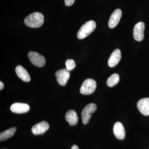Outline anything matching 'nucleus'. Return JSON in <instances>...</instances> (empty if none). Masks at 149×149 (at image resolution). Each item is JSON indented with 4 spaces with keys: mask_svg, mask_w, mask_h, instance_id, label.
Instances as JSON below:
<instances>
[{
    "mask_svg": "<svg viewBox=\"0 0 149 149\" xmlns=\"http://www.w3.org/2000/svg\"><path fill=\"white\" fill-rule=\"evenodd\" d=\"M113 132L115 136L118 140H123L125 138V129L121 123L117 122L115 123Z\"/></svg>",
    "mask_w": 149,
    "mask_h": 149,
    "instance_id": "obj_13",
    "label": "nucleus"
},
{
    "mask_svg": "<svg viewBox=\"0 0 149 149\" xmlns=\"http://www.w3.org/2000/svg\"><path fill=\"white\" fill-rule=\"evenodd\" d=\"M66 121L69 123L70 125H76L78 122V118L77 113L75 111L70 110L67 112L65 115Z\"/></svg>",
    "mask_w": 149,
    "mask_h": 149,
    "instance_id": "obj_15",
    "label": "nucleus"
},
{
    "mask_svg": "<svg viewBox=\"0 0 149 149\" xmlns=\"http://www.w3.org/2000/svg\"><path fill=\"white\" fill-rule=\"evenodd\" d=\"M140 112L144 115H149V98H144L139 100L137 104Z\"/></svg>",
    "mask_w": 149,
    "mask_h": 149,
    "instance_id": "obj_9",
    "label": "nucleus"
},
{
    "mask_svg": "<svg viewBox=\"0 0 149 149\" xmlns=\"http://www.w3.org/2000/svg\"><path fill=\"white\" fill-rule=\"evenodd\" d=\"M122 15V11L120 9H117L113 13L109 21V26L110 28H113L118 24Z\"/></svg>",
    "mask_w": 149,
    "mask_h": 149,
    "instance_id": "obj_10",
    "label": "nucleus"
},
{
    "mask_svg": "<svg viewBox=\"0 0 149 149\" xmlns=\"http://www.w3.org/2000/svg\"><path fill=\"white\" fill-rule=\"evenodd\" d=\"M145 28V23L143 22H139L134 26L133 35L134 39L136 41L140 42L143 40Z\"/></svg>",
    "mask_w": 149,
    "mask_h": 149,
    "instance_id": "obj_6",
    "label": "nucleus"
},
{
    "mask_svg": "<svg viewBox=\"0 0 149 149\" xmlns=\"http://www.w3.org/2000/svg\"><path fill=\"white\" fill-rule=\"evenodd\" d=\"M97 108V105L94 103L88 104L84 108L81 113L83 124H86L88 123L91 119V115L95 111Z\"/></svg>",
    "mask_w": 149,
    "mask_h": 149,
    "instance_id": "obj_4",
    "label": "nucleus"
},
{
    "mask_svg": "<svg viewBox=\"0 0 149 149\" xmlns=\"http://www.w3.org/2000/svg\"><path fill=\"white\" fill-rule=\"evenodd\" d=\"M119 81V76L117 73L112 74L107 80V85L109 87H112L116 85Z\"/></svg>",
    "mask_w": 149,
    "mask_h": 149,
    "instance_id": "obj_17",
    "label": "nucleus"
},
{
    "mask_svg": "<svg viewBox=\"0 0 149 149\" xmlns=\"http://www.w3.org/2000/svg\"><path fill=\"white\" fill-rule=\"evenodd\" d=\"M4 88V84L2 82H0V90H3V88Z\"/></svg>",
    "mask_w": 149,
    "mask_h": 149,
    "instance_id": "obj_20",
    "label": "nucleus"
},
{
    "mask_svg": "<svg viewBox=\"0 0 149 149\" xmlns=\"http://www.w3.org/2000/svg\"><path fill=\"white\" fill-rule=\"evenodd\" d=\"M97 83L92 79H88L83 82L80 88V93L84 95H90L95 91Z\"/></svg>",
    "mask_w": 149,
    "mask_h": 149,
    "instance_id": "obj_3",
    "label": "nucleus"
},
{
    "mask_svg": "<svg viewBox=\"0 0 149 149\" xmlns=\"http://www.w3.org/2000/svg\"><path fill=\"white\" fill-rule=\"evenodd\" d=\"M15 72L18 77L25 82H29L31 80L30 75L26 70L21 65H18L15 68Z\"/></svg>",
    "mask_w": 149,
    "mask_h": 149,
    "instance_id": "obj_14",
    "label": "nucleus"
},
{
    "mask_svg": "<svg viewBox=\"0 0 149 149\" xmlns=\"http://www.w3.org/2000/svg\"><path fill=\"white\" fill-rule=\"evenodd\" d=\"M66 69L68 70H72L76 66L75 62L72 59H68L65 61Z\"/></svg>",
    "mask_w": 149,
    "mask_h": 149,
    "instance_id": "obj_18",
    "label": "nucleus"
},
{
    "mask_svg": "<svg viewBox=\"0 0 149 149\" xmlns=\"http://www.w3.org/2000/svg\"><path fill=\"white\" fill-rule=\"evenodd\" d=\"M96 22L93 20H90L82 25L77 32V38L80 40L84 39L91 34L95 29Z\"/></svg>",
    "mask_w": 149,
    "mask_h": 149,
    "instance_id": "obj_2",
    "label": "nucleus"
},
{
    "mask_svg": "<svg viewBox=\"0 0 149 149\" xmlns=\"http://www.w3.org/2000/svg\"><path fill=\"white\" fill-rule=\"evenodd\" d=\"M71 149H79V148L77 145H73L71 148Z\"/></svg>",
    "mask_w": 149,
    "mask_h": 149,
    "instance_id": "obj_21",
    "label": "nucleus"
},
{
    "mask_svg": "<svg viewBox=\"0 0 149 149\" xmlns=\"http://www.w3.org/2000/svg\"></svg>",
    "mask_w": 149,
    "mask_h": 149,
    "instance_id": "obj_22",
    "label": "nucleus"
},
{
    "mask_svg": "<svg viewBox=\"0 0 149 149\" xmlns=\"http://www.w3.org/2000/svg\"><path fill=\"white\" fill-rule=\"evenodd\" d=\"M121 58V52L119 49L115 50L111 55L108 61V64L110 67L116 66L120 61Z\"/></svg>",
    "mask_w": 149,
    "mask_h": 149,
    "instance_id": "obj_11",
    "label": "nucleus"
},
{
    "mask_svg": "<svg viewBox=\"0 0 149 149\" xmlns=\"http://www.w3.org/2000/svg\"><path fill=\"white\" fill-rule=\"evenodd\" d=\"M44 22V15L39 12L33 13L26 17L24 19V24L28 27L32 28L41 27Z\"/></svg>",
    "mask_w": 149,
    "mask_h": 149,
    "instance_id": "obj_1",
    "label": "nucleus"
},
{
    "mask_svg": "<svg viewBox=\"0 0 149 149\" xmlns=\"http://www.w3.org/2000/svg\"><path fill=\"white\" fill-rule=\"evenodd\" d=\"M16 130L15 127H13L0 133V141H5L14 135Z\"/></svg>",
    "mask_w": 149,
    "mask_h": 149,
    "instance_id": "obj_16",
    "label": "nucleus"
},
{
    "mask_svg": "<svg viewBox=\"0 0 149 149\" xmlns=\"http://www.w3.org/2000/svg\"><path fill=\"white\" fill-rule=\"evenodd\" d=\"M29 60L32 64L38 67H43L45 65V59L43 56L34 52H29L28 54Z\"/></svg>",
    "mask_w": 149,
    "mask_h": 149,
    "instance_id": "obj_5",
    "label": "nucleus"
},
{
    "mask_svg": "<svg viewBox=\"0 0 149 149\" xmlns=\"http://www.w3.org/2000/svg\"><path fill=\"white\" fill-rule=\"evenodd\" d=\"M68 71L69 70L67 69H63L59 70L56 72L55 75L57 81L60 85L62 86L66 85L70 75Z\"/></svg>",
    "mask_w": 149,
    "mask_h": 149,
    "instance_id": "obj_7",
    "label": "nucleus"
},
{
    "mask_svg": "<svg viewBox=\"0 0 149 149\" xmlns=\"http://www.w3.org/2000/svg\"><path fill=\"white\" fill-rule=\"evenodd\" d=\"M75 0H65V6H71L73 4Z\"/></svg>",
    "mask_w": 149,
    "mask_h": 149,
    "instance_id": "obj_19",
    "label": "nucleus"
},
{
    "mask_svg": "<svg viewBox=\"0 0 149 149\" xmlns=\"http://www.w3.org/2000/svg\"><path fill=\"white\" fill-rule=\"evenodd\" d=\"M49 125L46 121H43L37 123L32 127V132L35 135L42 134L49 129Z\"/></svg>",
    "mask_w": 149,
    "mask_h": 149,
    "instance_id": "obj_8",
    "label": "nucleus"
},
{
    "mask_svg": "<svg viewBox=\"0 0 149 149\" xmlns=\"http://www.w3.org/2000/svg\"><path fill=\"white\" fill-rule=\"evenodd\" d=\"M30 107L27 104L15 103L10 107V110L17 113H23L29 111Z\"/></svg>",
    "mask_w": 149,
    "mask_h": 149,
    "instance_id": "obj_12",
    "label": "nucleus"
}]
</instances>
